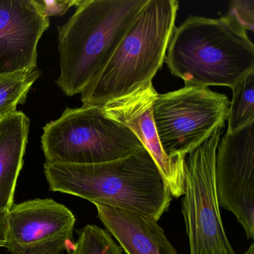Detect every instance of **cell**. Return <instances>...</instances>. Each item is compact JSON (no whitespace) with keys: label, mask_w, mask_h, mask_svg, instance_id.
Instances as JSON below:
<instances>
[{"label":"cell","mask_w":254,"mask_h":254,"mask_svg":"<svg viewBox=\"0 0 254 254\" xmlns=\"http://www.w3.org/2000/svg\"><path fill=\"white\" fill-rule=\"evenodd\" d=\"M29 118L16 111L0 118V210L9 211L23 165L28 136Z\"/></svg>","instance_id":"13"},{"label":"cell","mask_w":254,"mask_h":254,"mask_svg":"<svg viewBox=\"0 0 254 254\" xmlns=\"http://www.w3.org/2000/svg\"><path fill=\"white\" fill-rule=\"evenodd\" d=\"M157 94L151 82L100 107L106 117L134 133L157 165L171 195L178 198L185 192L186 157L172 160L162 148L153 117V104Z\"/></svg>","instance_id":"10"},{"label":"cell","mask_w":254,"mask_h":254,"mask_svg":"<svg viewBox=\"0 0 254 254\" xmlns=\"http://www.w3.org/2000/svg\"><path fill=\"white\" fill-rule=\"evenodd\" d=\"M218 205L233 212L254 239V123L219 141L215 162Z\"/></svg>","instance_id":"9"},{"label":"cell","mask_w":254,"mask_h":254,"mask_svg":"<svg viewBox=\"0 0 254 254\" xmlns=\"http://www.w3.org/2000/svg\"><path fill=\"white\" fill-rule=\"evenodd\" d=\"M43 129L41 143L47 163H107L145 148L131 130L106 117L100 106L66 108L60 118Z\"/></svg>","instance_id":"5"},{"label":"cell","mask_w":254,"mask_h":254,"mask_svg":"<svg viewBox=\"0 0 254 254\" xmlns=\"http://www.w3.org/2000/svg\"><path fill=\"white\" fill-rule=\"evenodd\" d=\"M165 62L185 85L232 89L254 71V46L230 14L190 16L174 29Z\"/></svg>","instance_id":"2"},{"label":"cell","mask_w":254,"mask_h":254,"mask_svg":"<svg viewBox=\"0 0 254 254\" xmlns=\"http://www.w3.org/2000/svg\"><path fill=\"white\" fill-rule=\"evenodd\" d=\"M229 14L233 16L239 25L251 32L254 31V1L234 0L230 2Z\"/></svg>","instance_id":"17"},{"label":"cell","mask_w":254,"mask_h":254,"mask_svg":"<svg viewBox=\"0 0 254 254\" xmlns=\"http://www.w3.org/2000/svg\"><path fill=\"white\" fill-rule=\"evenodd\" d=\"M75 218L51 198L14 203L8 213L5 248L11 254H61L73 249Z\"/></svg>","instance_id":"8"},{"label":"cell","mask_w":254,"mask_h":254,"mask_svg":"<svg viewBox=\"0 0 254 254\" xmlns=\"http://www.w3.org/2000/svg\"><path fill=\"white\" fill-rule=\"evenodd\" d=\"M107 231L126 254H178L157 221L134 212L93 203Z\"/></svg>","instance_id":"12"},{"label":"cell","mask_w":254,"mask_h":254,"mask_svg":"<svg viewBox=\"0 0 254 254\" xmlns=\"http://www.w3.org/2000/svg\"><path fill=\"white\" fill-rule=\"evenodd\" d=\"M148 0H77L76 11L58 28L61 73L68 96L81 93L101 73Z\"/></svg>","instance_id":"3"},{"label":"cell","mask_w":254,"mask_h":254,"mask_svg":"<svg viewBox=\"0 0 254 254\" xmlns=\"http://www.w3.org/2000/svg\"><path fill=\"white\" fill-rule=\"evenodd\" d=\"M41 74V70L35 69L0 75V118L15 112L19 105L25 103Z\"/></svg>","instance_id":"14"},{"label":"cell","mask_w":254,"mask_h":254,"mask_svg":"<svg viewBox=\"0 0 254 254\" xmlns=\"http://www.w3.org/2000/svg\"><path fill=\"white\" fill-rule=\"evenodd\" d=\"M78 233V239L70 254H123L112 236L98 226L87 224Z\"/></svg>","instance_id":"16"},{"label":"cell","mask_w":254,"mask_h":254,"mask_svg":"<svg viewBox=\"0 0 254 254\" xmlns=\"http://www.w3.org/2000/svg\"><path fill=\"white\" fill-rule=\"evenodd\" d=\"M243 254H254V243H252L248 251Z\"/></svg>","instance_id":"20"},{"label":"cell","mask_w":254,"mask_h":254,"mask_svg":"<svg viewBox=\"0 0 254 254\" xmlns=\"http://www.w3.org/2000/svg\"><path fill=\"white\" fill-rule=\"evenodd\" d=\"M223 128L217 127L185 157L182 212L190 254H235L223 226L215 190V155Z\"/></svg>","instance_id":"7"},{"label":"cell","mask_w":254,"mask_h":254,"mask_svg":"<svg viewBox=\"0 0 254 254\" xmlns=\"http://www.w3.org/2000/svg\"><path fill=\"white\" fill-rule=\"evenodd\" d=\"M77 0H36L43 14L45 17L62 16L71 7L75 6Z\"/></svg>","instance_id":"18"},{"label":"cell","mask_w":254,"mask_h":254,"mask_svg":"<svg viewBox=\"0 0 254 254\" xmlns=\"http://www.w3.org/2000/svg\"><path fill=\"white\" fill-rule=\"evenodd\" d=\"M227 133H234L254 123V71L232 88Z\"/></svg>","instance_id":"15"},{"label":"cell","mask_w":254,"mask_h":254,"mask_svg":"<svg viewBox=\"0 0 254 254\" xmlns=\"http://www.w3.org/2000/svg\"><path fill=\"white\" fill-rule=\"evenodd\" d=\"M1 118H2V117H1Z\"/></svg>","instance_id":"21"},{"label":"cell","mask_w":254,"mask_h":254,"mask_svg":"<svg viewBox=\"0 0 254 254\" xmlns=\"http://www.w3.org/2000/svg\"><path fill=\"white\" fill-rule=\"evenodd\" d=\"M50 190L93 203L134 212L158 221L172 197L145 148L125 158L96 164H44Z\"/></svg>","instance_id":"1"},{"label":"cell","mask_w":254,"mask_h":254,"mask_svg":"<svg viewBox=\"0 0 254 254\" xmlns=\"http://www.w3.org/2000/svg\"><path fill=\"white\" fill-rule=\"evenodd\" d=\"M49 26L36 0H0V75L38 69V43Z\"/></svg>","instance_id":"11"},{"label":"cell","mask_w":254,"mask_h":254,"mask_svg":"<svg viewBox=\"0 0 254 254\" xmlns=\"http://www.w3.org/2000/svg\"><path fill=\"white\" fill-rule=\"evenodd\" d=\"M179 2L148 0L97 78L81 93L84 106H102L152 82L165 62Z\"/></svg>","instance_id":"4"},{"label":"cell","mask_w":254,"mask_h":254,"mask_svg":"<svg viewBox=\"0 0 254 254\" xmlns=\"http://www.w3.org/2000/svg\"><path fill=\"white\" fill-rule=\"evenodd\" d=\"M8 211L0 210V248H5L8 228Z\"/></svg>","instance_id":"19"},{"label":"cell","mask_w":254,"mask_h":254,"mask_svg":"<svg viewBox=\"0 0 254 254\" xmlns=\"http://www.w3.org/2000/svg\"><path fill=\"white\" fill-rule=\"evenodd\" d=\"M230 102L208 87L185 85L157 94L153 117L163 151L172 160L184 159L218 127H224Z\"/></svg>","instance_id":"6"}]
</instances>
